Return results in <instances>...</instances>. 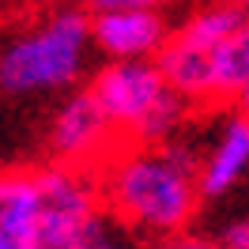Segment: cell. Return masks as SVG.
I'll return each instance as SVG.
<instances>
[{"label":"cell","mask_w":249,"mask_h":249,"mask_svg":"<svg viewBox=\"0 0 249 249\" xmlns=\"http://www.w3.org/2000/svg\"><path fill=\"white\" fill-rule=\"evenodd\" d=\"M76 249H140V242H136L132 231H124L117 219L102 215L91 231L83 234V242H79Z\"/></svg>","instance_id":"obj_11"},{"label":"cell","mask_w":249,"mask_h":249,"mask_svg":"<svg viewBox=\"0 0 249 249\" xmlns=\"http://www.w3.org/2000/svg\"><path fill=\"white\" fill-rule=\"evenodd\" d=\"M249 87V19L212 49V102H234Z\"/></svg>","instance_id":"obj_9"},{"label":"cell","mask_w":249,"mask_h":249,"mask_svg":"<svg viewBox=\"0 0 249 249\" xmlns=\"http://www.w3.org/2000/svg\"><path fill=\"white\" fill-rule=\"evenodd\" d=\"M234 4H242V8H249V0H234Z\"/></svg>","instance_id":"obj_16"},{"label":"cell","mask_w":249,"mask_h":249,"mask_svg":"<svg viewBox=\"0 0 249 249\" xmlns=\"http://www.w3.org/2000/svg\"><path fill=\"white\" fill-rule=\"evenodd\" d=\"M162 4H170V0H91L94 12H109V8H162Z\"/></svg>","instance_id":"obj_14"},{"label":"cell","mask_w":249,"mask_h":249,"mask_svg":"<svg viewBox=\"0 0 249 249\" xmlns=\"http://www.w3.org/2000/svg\"><path fill=\"white\" fill-rule=\"evenodd\" d=\"M155 68L166 79V87L178 91L189 106L212 102V49H204L196 42L181 38L178 31H170V38L155 53Z\"/></svg>","instance_id":"obj_7"},{"label":"cell","mask_w":249,"mask_h":249,"mask_svg":"<svg viewBox=\"0 0 249 249\" xmlns=\"http://www.w3.org/2000/svg\"><path fill=\"white\" fill-rule=\"evenodd\" d=\"M234 109H238V113H242V117L249 121V87H246L242 94H238V98H234Z\"/></svg>","instance_id":"obj_15"},{"label":"cell","mask_w":249,"mask_h":249,"mask_svg":"<svg viewBox=\"0 0 249 249\" xmlns=\"http://www.w3.org/2000/svg\"><path fill=\"white\" fill-rule=\"evenodd\" d=\"M170 23L155 8H109L91 16V42L109 61H155Z\"/></svg>","instance_id":"obj_5"},{"label":"cell","mask_w":249,"mask_h":249,"mask_svg":"<svg viewBox=\"0 0 249 249\" xmlns=\"http://www.w3.org/2000/svg\"><path fill=\"white\" fill-rule=\"evenodd\" d=\"M87 91L124 143H166L189 117V102L166 87L155 61H109Z\"/></svg>","instance_id":"obj_3"},{"label":"cell","mask_w":249,"mask_h":249,"mask_svg":"<svg viewBox=\"0 0 249 249\" xmlns=\"http://www.w3.org/2000/svg\"><path fill=\"white\" fill-rule=\"evenodd\" d=\"M215 242L227 246V249H249V219H231V223L215 234Z\"/></svg>","instance_id":"obj_12"},{"label":"cell","mask_w":249,"mask_h":249,"mask_svg":"<svg viewBox=\"0 0 249 249\" xmlns=\"http://www.w3.org/2000/svg\"><path fill=\"white\" fill-rule=\"evenodd\" d=\"M98 200L124 231L170 242L200 215L196 151L178 140L166 143H121L94 170Z\"/></svg>","instance_id":"obj_1"},{"label":"cell","mask_w":249,"mask_h":249,"mask_svg":"<svg viewBox=\"0 0 249 249\" xmlns=\"http://www.w3.org/2000/svg\"><path fill=\"white\" fill-rule=\"evenodd\" d=\"M242 178H249V121L234 109L223 117L212 147L196 155V185L200 200L227 196Z\"/></svg>","instance_id":"obj_6"},{"label":"cell","mask_w":249,"mask_h":249,"mask_svg":"<svg viewBox=\"0 0 249 249\" xmlns=\"http://www.w3.org/2000/svg\"><path fill=\"white\" fill-rule=\"evenodd\" d=\"M162 249H227V246H219L215 238H200V234H178Z\"/></svg>","instance_id":"obj_13"},{"label":"cell","mask_w":249,"mask_h":249,"mask_svg":"<svg viewBox=\"0 0 249 249\" xmlns=\"http://www.w3.org/2000/svg\"><path fill=\"white\" fill-rule=\"evenodd\" d=\"M34 178L0 174V249H34Z\"/></svg>","instance_id":"obj_8"},{"label":"cell","mask_w":249,"mask_h":249,"mask_svg":"<svg viewBox=\"0 0 249 249\" xmlns=\"http://www.w3.org/2000/svg\"><path fill=\"white\" fill-rule=\"evenodd\" d=\"M121 136L113 132V124L106 121V113L98 109V102L91 98V91L68 94L61 102V109L53 113L49 124V151L61 166H79V170H98L117 147Z\"/></svg>","instance_id":"obj_4"},{"label":"cell","mask_w":249,"mask_h":249,"mask_svg":"<svg viewBox=\"0 0 249 249\" xmlns=\"http://www.w3.org/2000/svg\"><path fill=\"white\" fill-rule=\"evenodd\" d=\"M91 16L83 8H57L38 27L0 49V91L49 94L72 87L87 64Z\"/></svg>","instance_id":"obj_2"},{"label":"cell","mask_w":249,"mask_h":249,"mask_svg":"<svg viewBox=\"0 0 249 249\" xmlns=\"http://www.w3.org/2000/svg\"><path fill=\"white\" fill-rule=\"evenodd\" d=\"M246 19H249V8L234 4V0H223V4H208L200 12H193V16L178 27V34L189 38V42H196V46H204V49H215L219 42L231 38Z\"/></svg>","instance_id":"obj_10"}]
</instances>
